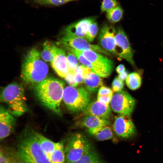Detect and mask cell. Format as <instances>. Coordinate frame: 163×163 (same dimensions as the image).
<instances>
[{"label": "cell", "mask_w": 163, "mask_h": 163, "mask_svg": "<svg viewBox=\"0 0 163 163\" xmlns=\"http://www.w3.org/2000/svg\"><path fill=\"white\" fill-rule=\"evenodd\" d=\"M16 153L9 149L1 146L0 150V163H9L16 156Z\"/></svg>", "instance_id": "27"}, {"label": "cell", "mask_w": 163, "mask_h": 163, "mask_svg": "<svg viewBox=\"0 0 163 163\" xmlns=\"http://www.w3.org/2000/svg\"><path fill=\"white\" fill-rule=\"evenodd\" d=\"M116 33L115 30L112 27L106 25L101 28L98 37L101 47L110 53H111L115 54Z\"/></svg>", "instance_id": "12"}, {"label": "cell", "mask_w": 163, "mask_h": 163, "mask_svg": "<svg viewBox=\"0 0 163 163\" xmlns=\"http://www.w3.org/2000/svg\"><path fill=\"white\" fill-rule=\"evenodd\" d=\"M123 10L119 5L106 12V17L110 22L115 23L119 21L122 18Z\"/></svg>", "instance_id": "26"}, {"label": "cell", "mask_w": 163, "mask_h": 163, "mask_svg": "<svg viewBox=\"0 0 163 163\" xmlns=\"http://www.w3.org/2000/svg\"><path fill=\"white\" fill-rule=\"evenodd\" d=\"M76 0H34L37 4L43 5H59Z\"/></svg>", "instance_id": "30"}, {"label": "cell", "mask_w": 163, "mask_h": 163, "mask_svg": "<svg viewBox=\"0 0 163 163\" xmlns=\"http://www.w3.org/2000/svg\"><path fill=\"white\" fill-rule=\"evenodd\" d=\"M109 125H105L88 129L89 133L98 140L103 141L114 138L112 129Z\"/></svg>", "instance_id": "19"}, {"label": "cell", "mask_w": 163, "mask_h": 163, "mask_svg": "<svg viewBox=\"0 0 163 163\" xmlns=\"http://www.w3.org/2000/svg\"><path fill=\"white\" fill-rule=\"evenodd\" d=\"M36 134L41 149L49 158L55 149L56 142H53L36 132Z\"/></svg>", "instance_id": "21"}, {"label": "cell", "mask_w": 163, "mask_h": 163, "mask_svg": "<svg viewBox=\"0 0 163 163\" xmlns=\"http://www.w3.org/2000/svg\"><path fill=\"white\" fill-rule=\"evenodd\" d=\"M141 76L137 72H133L129 74L126 79L127 86L132 90H135L139 88L141 85Z\"/></svg>", "instance_id": "24"}, {"label": "cell", "mask_w": 163, "mask_h": 163, "mask_svg": "<svg viewBox=\"0 0 163 163\" xmlns=\"http://www.w3.org/2000/svg\"><path fill=\"white\" fill-rule=\"evenodd\" d=\"M91 95L85 88L71 86L65 87L62 100L70 111L78 112L83 110L91 102Z\"/></svg>", "instance_id": "5"}, {"label": "cell", "mask_w": 163, "mask_h": 163, "mask_svg": "<svg viewBox=\"0 0 163 163\" xmlns=\"http://www.w3.org/2000/svg\"><path fill=\"white\" fill-rule=\"evenodd\" d=\"M64 89L62 81L49 77L36 85L34 90L37 97L44 106L61 115L60 105Z\"/></svg>", "instance_id": "1"}, {"label": "cell", "mask_w": 163, "mask_h": 163, "mask_svg": "<svg viewBox=\"0 0 163 163\" xmlns=\"http://www.w3.org/2000/svg\"><path fill=\"white\" fill-rule=\"evenodd\" d=\"M17 155V154H16ZM16 156L14 158L11 160L9 163H16Z\"/></svg>", "instance_id": "37"}, {"label": "cell", "mask_w": 163, "mask_h": 163, "mask_svg": "<svg viewBox=\"0 0 163 163\" xmlns=\"http://www.w3.org/2000/svg\"><path fill=\"white\" fill-rule=\"evenodd\" d=\"M81 112L80 116L90 115L107 119L111 115V109L109 105L97 100L91 101Z\"/></svg>", "instance_id": "14"}, {"label": "cell", "mask_w": 163, "mask_h": 163, "mask_svg": "<svg viewBox=\"0 0 163 163\" xmlns=\"http://www.w3.org/2000/svg\"><path fill=\"white\" fill-rule=\"evenodd\" d=\"M124 86L123 81L119 79L118 77H116L112 84V90L114 92L120 91L122 90Z\"/></svg>", "instance_id": "32"}, {"label": "cell", "mask_w": 163, "mask_h": 163, "mask_svg": "<svg viewBox=\"0 0 163 163\" xmlns=\"http://www.w3.org/2000/svg\"><path fill=\"white\" fill-rule=\"evenodd\" d=\"M0 100L7 105V109L13 116H20L28 110L24 90L20 84L12 83L6 86L1 94Z\"/></svg>", "instance_id": "4"}, {"label": "cell", "mask_w": 163, "mask_h": 163, "mask_svg": "<svg viewBox=\"0 0 163 163\" xmlns=\"http://www.w3.org/2000/svg\"><path fill=\"white\" fill-rule=\"evenodd\" d=\"M74 74V71H70L65 77V79L69 85L74 87H76L78 85L75 82L74 80L73 77Z\"/></svg>", "instance_id": "33"}, {"label": "cell", "mask_w": 163, "mask_h": 163, "mask_svg": "<svg viewBox=\"0 0 163 163\" xmlns=\"http://www.w3.org/2000/svg\"><path fill=\"white\" fill-rule=\"evenodd\" d=\"M95 20L94 17H90L83 19L72 24L65 29L66 34L85 39L90 25Z\"/></svg>", "instance_id": "16"}, {"label": "cell", "mask_w": 163, "mask_h": 163, "mask_svg": "<svg viewBox=\"0 0 163 163\" xmlns=\"http://www.w3.org/2000/svg\"><path fill=\"white\" fill-rule=\"evenodd\" d=\"M36 48L27 53L23 62L21 77L26 84L35 86L46 78L49 68Z\"/></svg>", "instance_id": "3"}, {"label": "cell", "mask_w": 163, "mask_h": 163, "mask_svg": "<svg viewBox=\"0 0 163 163\" xmlns=\"http://www.w3.org/2000/svg\"><path fill=\"white\" fill-rule=\"evenodd\" d=\"M60 43L63 46L70 47L79 51L90 50L107 55L111 53L100 46L90 43L85 38L66 34L60 39Z\"/></svg>", "instance_id": "9"}, {"label": "cell", "mask_w": 163, "mask_h": 163, "mask_svg": "<svg viewBox=\"0 0 163 163\" xmlns=\"http://www.w3.org/2000/svg\"><path fill=\"white\" fill-rule=\"evenodd\" d=\"M117 0H103L101 6V12H107L118 6Z\"/></svg>", "instance_id": "31"}, {"label": "cell", "mask_w": 163, "mask_h": 163, "mask_svg": "<svg viewBox=\"0 0 163 163\" xmlns=\"http://www.w3.org/2000/svg\"><path fill=\"white\" fill-rule=\"evenodd\" d=\"M91 62L92 71L101 77L107 78L113 71V61L101 53L90 50L80 51Z\"/></svg>", "instance_id": "7"}, {"label": "cell", "mask_w": 163, "mask_h": 163, "mask_svg": "<svg viewBox=\"0 0 163 163\" xmlns=\"http://www.w3.org/2000/svg\"><path fill=\"white\" fill-rule=\"evenodd\" d=\"M98 31L97 23L94 21L90 25L86 35L85 39L89 42L93 41L97 34Z\"/></svg>", "instance_id": "28"}, {"label": "cell", "mask_w": 163, "mask_h": 163, "mask_svg": "<svg viewBox=\"0 0 163 163\" xmlns=\"http://www.w3.org/2000/svg\"><path fill=\"white\" fill-rule=\"evenodd\" d=\"M50 62L52 68L56 73L59 77L65 78L69 72L65 51L57 47L53 59Z\"/></svg>", "instance_id": "15"}, {"label": "cell", "mask_w": 163, "mask_h": 163, "mask_svg": "<svg viewBox=\"0 0 163 163\" xmlns=\"http://www.w3.org/2000/svg\"><path fill=\"white\" fill-rule=\"evenodd\" d=\"M16 163H27L19 156L17 152L16 156Z\"/></svg>", "instance_id": "36"}, {"label": "cell", "mask_w": 163, "mask_h": 163, "mask_svg": "<svg viewBox=\"0 0 163 163\" xmlns=\"http://www.w3.org/2000/svg\"><path fill=\"white\" fill-rule=\"evenodd\" d=\"M80 117V118L76 122V125L88 129L109 125L110 124V122L107 119L95 116L87 115Z\"/></svg>", "instance_id": "17"}, {"label": "cell", "mask_w": 163, "mask_h": 163, "mask_svg": "<svg viewBox=\"0 0 163 163\" xmlns=\"http://www.w3.org/2000/svg\"><path fill=\"white\" fill-rule=\"evenodd\" d=\"M17 153L27 163H51L46 154L41 149L36 131L27 127L18 136Z\"/></svg>", "instance_id": "2"}, {"label": "cell", "mask_w": 163, "mask_h": 163, "mask_svg": "<svg viewBox=\"0 0 163 163\" xmlns=\"http://www.w3.org/2000/svg\"><path fill=\"white\" fill-rule=\"evenodd\" d=\"M84 82L86 89L90 93H94L103 85V82L101 77L91 69L84 75Z\"/></svg>", "instance_id": "18"}, {"label": "cell", "mask_w": 163, "mask_h": 163, "mask_svg": "<svg viewBox=\"0 0 163 163\" xmlns=\"http://www.w3.org/2000/svg\"><path fill=\"white\" fill-rule=\"evenodd\" d=\"M130 116L119 114L115 117L113 129L120 138H128L134 136L136 134V127Z\"/></svg>", "instance_id": "11"}, {"label": "cell", "mask_w": 163, "mask_h": 163, "mask_svg": "<svg viewBox=\"0 0 163 163\" xmlns=\"http://www.w3.org/2000/svg\"><path fill=\"white\" fill-rule=\"evenodd\" d=\"M66 162L76 161L92 149L91 143L85 136L74 134L67 141L64 148Z\"/></svg>", "instance_id": "6"}, {"label": "cell", "mask_w": 163, "mask_h": 163, "mask_svg": "<svg viewBox=\"0 0 163 163\" xmlns=\"http://www.w3.org/2000/svg\"><path fill=\"white\" fill-rule=\"evenodd\" d=\"M66 56L69 71H74L78 65L77 58L73 53L68 51Z\"/></svg>", "instance_id": "29"}, {"label": "cell", "mask_w": 163, "mask_h": 163, "mask_svg": "<svg viewBox=\"0 0 163 163\" xmlns=\"http://www.w3.org/2000/svg\"><path fill=\"white\" fill-rule=\"evenodd\" d=\"M16 119L4 106L0 107V139L2 141L14 132Z\"/></svg>", "instance_id": "13"}, {"label": "cell", "mask_w": 163, "mask_h": 163, "mask_svg": "<svg viewBox=\"0 0 163 163\" xmlns=\"http://www.w3.org/2000/svg\"><path fill=\"white\" fill-rule=\"evenodd\" d=\"M113 91L110 88L102 86L99 89L97 100L107 105H109L113 95Z\"/></svg>", "instance_id": "25"}, {"label": "cell", "mask_w": 163, "mask_h": 163, "mask_svg": "<svg viewBox=\"0 0 163 163\" xmlns=\"http://www.w3.org/2000/svg\"><path fill=\"white\" fill-rule=\"evenodd\" d=\"M128 75V72L127 71H125L124 72L119 74L117 77L121 81H123L124 80L126 79Z\"/></svg>", "instance_id": "34"}, {"label": "cell", "mask_w": 163, "mask_h": 163, "mask_svg": "<svg viewBox=\"0 0 163 163\" xmlns=\"http://www.w3.org/2000/svg\"><path fill=\"white\" fill-rule=\"evenodd\" d=\"M110 104L111 109L115 113L130 116L135 108L136 101L129 93L122 90L113 94Z\"/></svg>", "instance_id": "8"}, {"label": "cell", "mask_w": 163, "mask_h": 163, "mask_svg": "<svg viewBox=\"0 0 163 163\" xmlns=\"http://www.w3.org/2000/svg\"><path fill=\"white\" fill-rule=\"evenodd\" d=\"M115 39V53L116 50H119L117 52L116 55L119 59H124L131 65L135 66L133 58V50L126 34L121 28H119L118 30Z\"/></svg>", "instance_id": "10"}, {"label": "cell", "mask_w": 163, "mask_h": 163, "mask_svg": "<svg viewBox=\"0 0 163 163\" xmlns=\"http://www.w3.org/2000/svg\"><path fill=\"white\" fill-rule=\"evenodd\" d=\"M56 47L50 42L45 41L43 43V50L40 54L42 59L45 62H51L54 57Z\"/></svg>", "instance_id": "23"}, {"label": "cell", "mask_w": 163, "mask_h": 163, "mask_svg": "<svg viewBox=\"0 0 163 163\" xmlns=\"http://www.w3.org/2000/svg\"><path fill=\"white\" fill-rule=\"evenodd\" d=\"M125 71V68L124 66L121 64L118 66L116 68L117 72L120 74Z\"/></svg>", "instance_id": "35"}, {"label": "cell", "mask_w": 163, "mask_h": 163, "mask_svg": "<svg viewBox=\"0 0 163 163\" xmlns=\"http://www.w3.org/2000/svg\"><path fill=\"white\" fill-rule=\"evenodd\" d=\"M49 158L51 163H65L66 156L63 143L60 142H56L53 152Z\"/></svg>", "instance_id": "20"}, {"label": "cell", "mask_w": 163, "mask_h": 163, "mask_svg": "<svg viewBox=\"0 0 163 163\" xmlns=\"http://www.w3.org/2000/svg\"><path fill=\"white\" fill-rule=\"evenodd\" d=\"M65 163H106L100 157L98 153L93 149L84 155L78 160Z\"/></svg>", "instance_id": "22"}]
</instances>
